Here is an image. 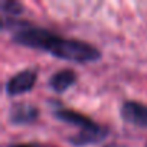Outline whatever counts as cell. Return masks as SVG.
Instances as JSON below:
<instances>
[{
    "label": "cell",
    "instance_id": "obj_5",
    "mask_svg": "<svg viewBox=\"0 0 147 147\" xmlns=\"http://www.w3.org/2000/svg\"><path fill=\"white\" fill-rule=\"evenodd\" d=\"M120 117L124 123L140 128H147V105L140 101H124L120 108Z\"/></svg>",
    "mask_w": 147,
    "mask_h": 147
},
{
    "label": "cell",
    "instance_id": "obj_3",
    "mask_svg": "<svg viewBox=\"0 0 147 147\" xmlns=\"http://www.w3.org/2000/svg\"><path fill=\"white\" fill-rule=\"evenodd\" d=\"M38 81V69L36 68H26L16 72L6 82V94L9 97H18L26 94L33 90Z\"/></svg>",
    "mask_w": 147,
    "mask_h": 147
},
{
    "label": "cell",
    "instance_id": "obj_1",
    "mask_svg": "<svg viewBox=\"0 0 147 147\" xmlns=\"http://www.w3.org/2000/svg\"><path fill=\"white\" fill-rule=\"evenodd\" d=\"M46 52L58 59L77 63L95 62L101 59V51L97 46L80 39H66L59 35L53 36Z\"/></svg>",
    "mask_w": 147,
    "mask_h": 147
},
{
    "label": "cell",
    "instance_id": "obj_8",
    "mask_svg": "<svg viewBox=\"0 0 147 147\" xmlns=\"http://www.w3.org/2000/svg\"><path fill=\"white\" fill-rule=\"evenodd\" d=\"M78 80V75L74 69L69 68H62L56 72H53L48 84L51 87V90H53L56 94H63L66 90H69L72 85H75Z\"/></svg>",
    "mask_w": 147,
    "mask_h": 147
},
{
    "label": "cell",
    "instance_id": "obj_10",
    "mask_svg": "<svg viewBox=\"0 0 147 147\" xmlns=\"http://www.w3.org/2000/svg\"><path fill=\"white\" fill-rule=\"evenodd\" d=\"M104 147H127V146H125V144H121V143H117V141H113V143L105 144Z\"/></svg>",
    "mask_w": 147,
    "mask_h": 147
},
{
    "label": "cell",
    "instance_id": "obj_7",
    "mask_svg": "<svg viewBox=\"0 0 147 147\" xmlns=\"http://www.w3.org/2000/svg\"><path fill=\"white\" fill-rule=\"evenodd\" d=\"M53 117L63 121V123L77 125V127H80V130H85V128H91V127L98 125L91 117H88L80 111L71 110V108H58L56 111H53Z\"/></svg>",
    "mask_w": 147,
    "mask_h": 147
},
{
    "label": "cell",
    "instance_id": "obj_12",
    "mask_svg": "<svg viewBox=\"0 0 147 147\" xmlns=\"http://www.w3.org/2000/svg\"><path fill=\"white\" fill-rule=\"evenodd\" d=\"M146 147H147V143H146Z\"/></svg>",
    "mask_w": 147,
    "mask_h": 147
},
{
    "label": "cell",
    "instance_id": "obj_11",
    "mask_svg": "<svg viewBox=\"0 0 147 147\" xmlns=\"http://www.w3.org/2000/svg\"><path fill=\"white\" fill-rule=\"evenodd\" d=\"M9 147H36L35 144H26V143H20V144H10Z\"/></svg>",
    "mask_w": 147,
    "mask_h": 147
},
{
    "label": "cell",
    "instance_id": "obj_4",
    "mask_svg": "<svg viewBox=\"0 0 147 147\" xmlns=\"http://www.w3.org/2000/svg\"><path fill=\"white\" fill-rule=\"evenodd\" d=\"M40 115V110L30 102H15L9 108V123L12 125H29L33 124Z\"/></svg>",
    "mask_w": 147,
    "mask_h": 147
},
{
    "label": "cell",
    "instance_id": "obj_2",
    "mask_svg": "<svg viewBox=\"0 0 147 147\" xmlns=\"http://www.w3.org/2000/svg\"><path fill=\"white\" fill-rule=\"evenodd\" d=\"M55 35L56 33H53L45 28L33 26L29 22H25L19 29H16L13 32V42L20 46H25V48L39 49V51L46 52V49Z\"/></svg>",
    "mask_w": 147,
    "mask_h": 147
},
{
    "label": "cell",
    "instance_id": "obj_6",
    "mask_svg": "<svg viewBox=\"0 0 147 147\" xmlns=\"http://www.w3.org/2000/svg\"><path fill=\"white\" fill-rule=\"evenodd\" d=\"M110 134L108 127L105 125H95L91 128H85V130H80L77 134H74L68 138V141L74 146V147H85V146H91V144H98L101 143L104 138H107V136Z\"/></svg>",
    "mask_w": 147,
    "mask_h": 147
},
{
    "label": "cell",
    "instance_id": "obj_9",
    "mask_svg": "<svg viewBox=\"0 0 147 147\" xmlns=\"http://www.w3.org/2000/svg\"><path fill=\"white\" fill-rule=\"evenodd\" d=\"M23 10H25V6L16 0H5L2 2V12L3 15H7L9 18H15V16H20L23 15Z\"/></svg>",
    "mask_w": 147,
    "mask_h": 147
}]
</instances>
